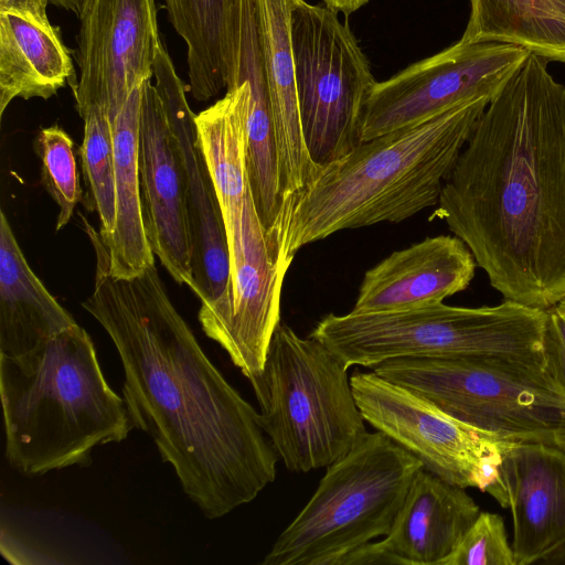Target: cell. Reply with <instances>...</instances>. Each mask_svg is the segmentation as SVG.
Returning <instances> with one entry per match:
<instances>
[{
  "instance_id": "8fae6325",
  "label": "cell",
  "mask_w": 565,
  "mask_h": 565,
  "mask_svg": "<svg viewBox=\"0 0 565 565\" xmlns=\"http://www.w3.org/2000/svg\"><path fill=\"white\" fill-rule=\"evenodd\" d=\"M350 380L366 423L416 456L426 470L460 488L487 492L508 508L500 473L504 441L373 371L355 372Z\"/></svg>"
},
{
  "instance_id": "2e32d148",
  "label": "cell",
  "mask_w": 565,
  "mask_h": 565,
  "mask_svg": "<svg viewBox=\"0 0 565 565\" xmlns=\"http://www.w3.org/2000/svg\"><path fill=\"white\" fill-rule=\"evenodd\" d=\"M479 513V507L463 488L423 467L388 534L351 552L340 565H441Z\"/></svg>"
},
{
  "instance_id": "d6986e66",
  "label": "cell",
  "mask_w": 565,
  "mask_h": 565,
  "mask_svg": "<svg viewBox=\"0 0 565 565\" xmlns=\"http://www.w3.org/2000/svg\"><path fill=\"white\" fill-rule=\"evenodd\" d=\"M299 0H256L258 31L274 121L279 222L287 220L296 198L317 177L302 135L290 33L291 11Z\"/></svg>"
},
{
  "instance_id": "9a60e30c",
  "label": "cell",
  "mask_w": 565,
  "mask_h": 565,
  "mask_svg": "<svg viewBox=\"0 0 565 565\" xmlns=\"http://www.w3.org/2000/svg\"><path fill=\"white\" fill-rule=\"evenodd\" d=\"M139 195L152 253L191 288V242L182 169L164 108L151 78L141 85Z\"/></svg>"
},
{
  "instance_id": "f1b7e54d",
  "label": "cell",
  "mask_w": 565,
  "mask_h": 565,
  "mask_svg": "<svg viewBox=\"0 0 565 565\" xmlns=\"http://www.w3.org/2000/svg\"><path fill=\"white\" fill-rule=\"evenodd\" d=\"M47 2L78 15L85 0H47Z\"/></svg>"
},
{
  "instance_id": "5b68a950",
  "label": "cell",
  "mask_w": 565,
  "mask_h": 565,
  "mask_svg": "<svg viewBox=\"0 0 565 565\" xmlns=\"http://www.w3.org/2000/svg\"><path fill=\"white\" fill-rule=\"evenodd\" d=\"M249 94L226 92L195 115L198 139L212 174L230 258L225 321L215 337L243 372L263 367L280 322V295L291 263L270 246L254 202L247 169Z\"/></svg>"
},
{
  "instance_id": "ba28073f",
  "label": "cell",
  "mask_w": 565,
  "mask_h": 565,
  "mask_svg": "<svg viewBox=\"0 0 565 565\" xmlns=\"http://www.w3.org/2000/svg\"><path fill=\"white\" fill-rule=\"evenodd\" d=\"M422 468L416 456L383 433H366L327 467L262 564L340 565L351 552L388 534Z\"/></svg>"
},
{
  "instance_id": "6da1fadb",
  "label": "cell",
  "mask_w": 565,
  "mask_h": 565,
  "mask_svg": "<svg viewBox=\"0 0 565 565\" xmlns=\"http://www.w3.org/2000/svg\"><path fill=\"white\" fill-rule=\"evenodd\" d=\"M85 227L96 274L82 307L117 350L134 428L152 439L207 519L249 503L274 482L278 461L258 412L207 358L156 265L130 278L114 276L100 234L88 222Z\"/></svg>"
},
{
  "instance_id": "3957f363",
  "label": "cell",
  "mask_w": 565,
  "mask_h": 565,
  "mask_svg": "<svg viewBox=\"0 0 565 565\" xmlns=\"http://www.w3.org/2000/svg\"><path fill=\"white\" fill-rule=\"evenodd\" d=\"M492 96L361 142L320 168L288 214L285 254L339 231L398 223L438 204L443 185Z\"/></svg>"
},
{
  "instance_id": "83f0119b",
  "label": "cell",
  "mask_w": 565,
  "mask_h": 565,
  "mask_svg": "<svg viewBox=\"0 0 565 565\" xmlns=\"http://www.w3.org/2000/svg\"><path fill=\"white\" fill-rule=\"evenodd\" d=\"M324 6L329 9L334 10L338 13H342L345 17L351 13L358 11L364 4L369 2V0H322Z\"/></svg>"
},
{
  "instance_id": "ffe728a7",
  "label": "cell",
  "mask_w": 565,
  "mask_h": 565,
  "mask_svg": "<svg viewBox=\"0 0 565 565\" xmlns=\"http://www.w3.org/2000/svg\"><path fill=\"white\" fill-rule=\"evenodd\" d=\"M75 78L68 49L49 18L0 10V117L14 98L49 99Z\"/></svg>"
},
{
  "instance_id": "484cf974",
  "label": "cell",
  "mask_w": 565,
  "mask_h": 565,
  "mask_svg": "<svg viewBox=\"0 0 565 565\" xmlns=\"http://www.w3.org/2000/svg\"><path fill=\"white\" fill-rule=\"evenodd\" d=\"M546 313L542 342L543 367L565 392V311L554 306Z\"/></svg>"
},
{
  "instance_id": "e0dca14e",
  "label": "cell",
  "mask_w": 565,
  "mask_h": 565,
  "mask_svg": "<svg viewBox=\"0 0 565 565\" xmlns=\"http://www.w3.org/2000/svg\"><path fill=\"white\" fill-rule=\"evenodd\" d=\"M500 473L513 518L515 565L565 555V451L504 441Z\"/></svg>"
},
{
  "instance_id": "5bb4252c",
  "label": "cell",
  "mask_w": 565,
  "mask_h": 565,
  "mask_svg": "<svg viewBox=\"0 0 565 565\" xmlns=\"http://www.w3.org/2000/svg\"><path fill=\"white\" fill-rule=\"evenodd\" d=\"M75 60L78 75L70 82L76 108L120 106L147 78L161 39L154 0H85L79 14Z\"/></svg>"
},
{
  "instance_id": "4fadbf2b",
  "label": "cell",
  "mask_w": 565,
  "mask_h": 565,
  "mask_svg": "<svg viewBox=\"0 0 565 565\" xmlns=\"http://www.w3.org/2000/svg\"><path fill=\"white\" fill-rule=\"evenodd\" d=\"M152 77L183 174L191 242V289L201 301L198 319L206 337L213 340L225 321L230 295V258L222 212L198 139L195 115L189 106L185 85L163 43L152 66Z\"/></svg>"
},
{
  "instance_id": "8992f818",
  "label": "cell",
  "mask_w": 565,
  "mask_h": 565,
  "mask_svg": "<svg viewBox=\"0 0 565 565\" xmlns=\"http://www.w3.org/2000/svg\"><path fill=\"white\" fill-rule=\"evenodd\" d=\"M546 315L511 299L479 308L439 302L397 311L329 313L309 335L347 367L441 356L504 358L543 367Z\"/></svg>"
},
{
  "instance_id": "52a82bcc",
  "label": "cell",
  "mask_w": 565,
  "mask_h": 565,
  "mask_svg": "<svg viewBox=\"0 0 565 565\" xmlns=\"http://www.w3.org/2000/svg\"><path fill=\"white\" fill-rule=\"evenodd\" d=\"M344 363L279 322L263 370L249 379L259 424L285 467L308 472L347 455L367 433Z\"/></svg>"
},
{
  "instance_id": "cb8c5ba5",
  "label": "cell",
  "mask_w": 565,
  "mask_h": 565,
  "mask_svg": "<svg viewBox=\"0 0 565 565\" xmlns=\"http://www.w3.org/2000/svg\"><path fill=\"white\" fill-rule=\"evenodd\" d=\"M72 138L57 125L39 131L34 149L41 160V182L58 206L56 231L72 218L82 200Z\"/></svg>"
},
{
  "instance_id": "44dd1931",
  "label": "cell",
  "mask_w": 565,
  "mask_h": 565,
  "mask_svg": "<svg viewBox=\"0 0 565 565\" xmlns=\"http://www.w3.org/2000/svg\"><path fill=\"white\" fill-rule=\"evenodd\" d=\"M75 323L30 267L1 211L0 355L24 354Z\"/></svg>"
},
{
  "instance_id": "ac0fdd59",
  "label": "cell",
  "mask_w": 565,
  "mask_h": 565,
  "mask_svg": "<svg viewBox=\"0 0 565 565\" xmlns=\"http://www.w3.org/2000/svg\"><path fill=\"white\" fill-rule=\"evenodd\" d=\"M476 264L458 236L426 237L369 269L352 311H397L443 302L469 286Z\"/></svg>"
},
{
  "instance_id": "9c48e42d",
  "label": "cell",
  "mask_w": 565,
  "mask_h": 565,
  "mask_svg": "<svg viewBox=\"0 0 565 565\" xmlns=\"http://www.w3.org/2000/svg\"><path fill=\"white\" fill-rule=\"evenodd\" d=\"M501 441L565 451V392L543 367L490 356L395 358L371 367Z\"/></svg>"
},
{
  "instance_id": "4316f807",
  "label": "cell",
  "mask_w": 565,
  "mask_h": 565,
  "mask_svg": "<svg viewBox=\"0 0 565 565\" xmlns=\"http://www.w3.org/2000/svg\"><path fill=\"white\" fill-rule=\"evenodd\" d=\"M47 0H0V10H11L47 18Z\"/></svg>"
},
{
  "instance_id": "7a4b0ae2",
  "label": "cell",
  "mask_w": 565,
  "mask_h": 565,
  "mask_svg": "<svg viewBox=\"0 0 565 565\" xmlns=\"http://www.w3.org/2000/svg\"><path fill=\"white\" fill-rule=\"evenodd\" d=\"M437 205L505 299L565 298V85L548 60L531 52L491 97Z\"/></svg>"
},
{
  "instance_id": "d4e9b609",
  "label": "cell",
  "mask_w": 565,
  "mask_h": 565,
  "mask_svg": "<svg viewBox=\"0 0 565 565\" xmlns=\"http://www.w3.org/2000/svg\"><path fill=\"white\" fill-rule=\"evenodd\" d=\"M441 565H515L503 519L495 513L480 512Z\"/></svg>"
},
{
  "instance_id": "30bf717a",
  "label": "cell",
  "mask_w": 565,
  "mask_h": 565,
  "mask_svg": "<svg viewBox=\"0 0 565 565\" xmlns=\"http://www.w3.org/2000/svg\"><path fill=\"white\" fill-rule=\"evenodd\" d=\"M290 33L300 122L311 160L326 167L362 141L375 79L347 23L326 6L299 0Z\"/></svg>"
},
{
  "instance_id": "7402d4cb",
  "label": "cell",
  "mask_w": 565,
  "mask_h": 565,
  "mask_svg": "<svg viewBox=\"0 0 565 565\" xmlns=\"http://www.w3.org/2000/svg\"><path fill=\"white\" fill-rule=\"evenodd\" d=\"M168 19L186 46L189 89L206 102L233 74L236 0H164Z\"/></svg>"
},
{
  "instance_id": "f546056e",
  "label": "cell",
  "mask_w": 565,
  "mask_h": 565,
  "mask_svg": "<svg viewBox=\"0 0 565 565\" xmlns=\"http://www.w3.org/2000/svg\"><path fill=\"white\" fill-rule=\"evenodd\" d=\"M556 306H558L561 309H563L565 311V298L558 302Z\"/></svg>"
},
{
  "instance_id": "603a6c76",
  "label": "cell",
  "mask_w": 565,
  "mask_h": 565,
  "mask_svg": "<svg viewBox=\"0 0 565 565\" xmlns=\"http://www.w3.org/2000/svg\"><path fill=\"white\" fill-rule=\"evenodd\" d=\"M460 41L497 42L529 49L565 63V0H470Z\"/></svg>"
},
{
  "instance_id": "277c9868",
  "label": "cell",
  "mask_w": 565,
  "mask_h": 565,
  "mask_svg": "<svg viewBox=\"0 0 565 565\" xmlns=\"http://www.w3.org/2000/svg\"><path fill=\"white\" fill-rule=\"evenodd\" d=\"M0 395L6 459L24 476L88 466L96 447L134 429L77 323L24 354L0 355Z\"/></svg>"
},
{
  "instance_id": "7c38bea8",
  "label": "cell",
  "mask_w": 565,
  "mask_h": 565,
  "mask_svg": "<svg viewBox=\"0 0 565 565\" xmlns=\"http://www.w3.org/2000/svg\"><path fill=\"white\" fill-rule=\"evenodd\" d=\"M530 53L515 44L459 40L376 82L367 102L362 141L417 126L473 97L493 96Z\"/></svg>"
}]
</instances>
